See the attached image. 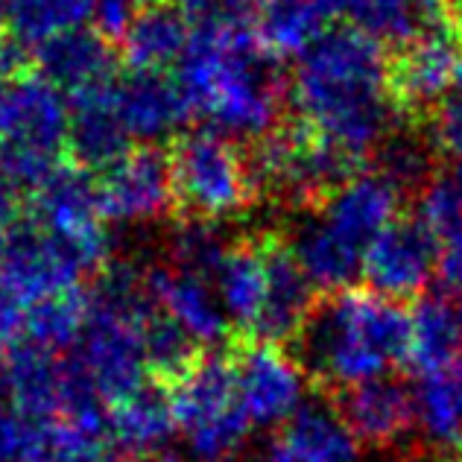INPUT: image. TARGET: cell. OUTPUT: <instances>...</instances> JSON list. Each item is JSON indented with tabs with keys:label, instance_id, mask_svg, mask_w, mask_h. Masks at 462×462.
Segmentation results:
<instances>
[{
	"label": "cell",
	"instance_id": "cell-1",
	"mask_svg": "<svg viewBox=\"0 0 462 462\" xmlns=\"http://www.w3.org/2000/svg\"><path fill=\"white\" fill-rule=\"evenodd\" d=\"M287 97L296 126L363 167L398 115L386 51L355 27L328 30L296 59Z\"/></svg>",
	"mask_w": 462,
	"mask_h": 462
},
{
	"label": "cell",
	"instance_id": "cell-2",
	"mask_svg": "<svg viewBox=\"0 0 462 462\" xmlns=\"http://www.w3.org/2000/svg\"><path fill=\"white\" fill-rule=\"evenodd\" d=\"M249 12L220 6L193 21L176 82L188 112L226 138L261 141L278 129L284 85Z\"/></svg>",
	"mask_w": 462,
	"mask_h": 462
},
{
	"label": "cell",
	"instance_id": "cell-3",
	"mask_svg": "<svg viewBox=\"0 0 462 462\" xmlns=\"http://www.w3.org/2000/svg\"><path fill=\"white\" fill-rule=\"evenodd\" d=\"M293 343L310 381L348 393L407 363L410 310L369 287H348L316 301Z\"/></svg>",
	"mask_w": 462,
	"mask_h": 462
},
{
	"label": "cell",
	"instance_id": "cell-4",
	"mask_svg": "<svg viewBox=\"0 0 462 462\" xmlns=\"http://www.w3.org/2000/svg\"><path fill=\"white\" fill-rule=\"evenodd\" d=\"M152 299L143 273L132 266H108L88 293V319L74 360L106 404L132 395L150 374L143 355V325Z\"/></svg>",
	"mask_w": 462,
	"mask_h": 462
},
{
	"label": "cell",
	"instance_id": "cell-5",
	"mask_svg": "<svg viewBox=\"0 0 462 462\" xmlns=\"http://www.w3.org/2000/svg\"><path fill=\"white\" fill-rule=\"evenodd\" d=\"M70 103L39 70L0 82V176L30 193L68 152Z\"/></svg>",
	"mask_w": 462,
	"mask_h": 462
},
{
	"label": "cell",
	"instance_id": "cell-6",
	"mask_svg": "<svg viewBox=\"0 0 462 462\" xmlns=\"http://www.w3.org/2000/svg\"><path fill=\"white\" fill-rule=\"evenodd\" d=\"M176 430L193 462H231L249 439L252 421L240 404L235 363L223 351H205L167 383Z\"/></svg>",
	"mask_w": 462,
	"mask_h": 462
},
{
	"label": "cell",
	"instance_id": "cell-7",
	"mask_svg": "<svg viewBox=\"0 0 462 462\" xmlns=\"http://www.w3.org/2000/svg\"><path fill=\"white\" fill-rule=\"evenodd\" d=\"M176 208L188 220L223 223L246 211L258 197L249 158L240 152L235 138L214 129L188 132L170 152Z\"/></svg>",
	"mask_w": 462,
	"mask_h": 462
},
{
	"label": "cell",
	"instance_id": "cell-8",
	"mask_svg": "<svg viewBox=\"0 0 462 462\" xmlns=\"http://www.w3.org/2000/svg\"><path fill=\"white\" fill-rule=\"evenodd\" d=\"M254 190L290 205H322L363 164L316 141L301 126H278L249 155Z\"/></svg>",
	"mask_w": 462,
	"mask_h": 462
},
{
	"label": "cell",
	"instance_id": "cell-9",
	"mask_svg": "<svg viewBox=\"0 0 462 462\" xmlns=\"http://www.w3.org/2000/svg\"><path fill=\"white\" fill-rule=\"evenodd\" d=\"M30 223L65 243L85 270H97L108 261L112 237L97 197V179L79 164H59L30 193Z\"/></svg>",
	"mask_w": 462,
	"mask_h": 462
},
{
	"label": "cell",
	"instance_id": "cell-10",
	"mask_svg": "<svg viewBox=\"0 0 462 462\" xmlns=\"http://www.w3.org/2000/svg\"><path fill=\"white\" fill-rule=\"evenodd\" d=\"M85 263L35 223L18 226L0 243V305L27 316L44 299L79 290Z\"/></svg>",
	"mask_w": 462,
	"mask_h": 462
},
{
	"label": "cell",
	"instance_id": "cell-11",
	"mask_svg": "<svg viewBox=\"0 0 462 462\" xmlns=\"http://www.w3.org/2000/svg\"><path fill=\"white\" fill-rule=\"evenodd\" d=\"M240 404L252 424L278 428L308 401V372L284 346L240 339L231 348Z\"/></svg>",
	"mask_w": 462,
	"mask_h": 462
},
{
	"label": "cell",
	"instance_id": "cell-12",
	"mask_svg": "<svg viewBox=\"0 0 462 462\" xmlns=\"http://www.w3.org/2000/svg\"><path fill=\"white\" fill-rule=\"evenodd\" d=\"M459 39V27H439L398 47V56L389 62V94L398 115L424 120L451 94L462 56Z\"/></svg>",
	"mask_w": 462,
	"mask_h": 462
},
{
	"label": "cell",
	"instance_id": "cell-13",
	"mask_svg": "<svg viewBox=\"0 0 462 462\" xmlns=\"http://www.w3.org/2000/svg\"><path fill=\"white\" fill-rule=\"evenodd\" d=\"M97 197L108 223H150L176 208L170 155L150 147H132L97 176Z\"/></svg>",
	"mask_w": 462,
	"mask_h": 462
},
{
	"label": "cell",
	"instance_id": "cell-14",
	"mask_svg": "<svg viewBox=\"0 0 462 462\" xmlns=\"http://www.w3.org/2000/svg\"><path fill=\"white\" fill-rule=\"evenodd\" d=\"M439 261V243L416 217H398L363 254V278L386 299H419Z\"/></svg>",
	"mask_w": 462,
	"mask_h": 462
},
{
	"label": "cell",
	"instance_id": "cell-15",
	"mask_svg": "<svg viewBox=\"0 0 462 462\" xmlns=\"http://www.w3.org/2000/svg\"><path fill=\"white\" fill-rule=\"evenodd\" d=\"M404 190L378 167L357 170L331 197L319 205V217L348 246L366 254V249L401 217Z\"/></svg>",
	"mask_w": 462,
	"mask_h": 462
},
{
	"label": "cell",
	"instance_id": "cell-16",
	"mask_svg": "<svg viewBox=\"0 0 462 462\" xmlns=\"http://www.w3.org/2000/svg\"><path fill=\"white\" fill-rule=\"evenodd\" d=\"M360 439L339 407L328 401H305L266 442L261 462H357Z\"/></svg>",
	"mask_w": 462,
	"mask_h": 462
},
{
	"label": "cell",
	"instance_id": "cell-17",
	"mask_svg": "<svg viewBox=\"0 0 462 462\" xmlns=\"http://www.w3.org/2000/svg\"><path fill=\"white\" fill-rule=\"evenodd\" d=\"M143 287H147L152 305L170 322H176L197 348L220 346L228 337L231 322L220 305L214 282L208 278L181 273L176 266H155V270L143 273Z\"/></svg>",
	"mask_w": 462,
	"mask_h": 462
},
{
	"label": "cell",
	"instance_id": "cell-18",
	"mask_svg": "<svg viewBox=\"0 0 462 462\" xmlns=\"http://www.w3.org/2000/svg\"><path fill=\"white\" fill-rule=\"evenodd\" d=\"M263 261H266V301L258 328L249 339H266V343L284 346L296 339L305 328L310 310L316 308V290L301 273L290 243L278 235L261 237Z\"/></svg>",
	"mask_w": 462,
	"mask_h": 462
},
{
	"label": "cell",
	"instance_id": "cell-19",
	"mask_svg": "<svg viewBox=\"0 0 462 462\" xmlns=\"http://www.w3.org/2000/svg\"><path fill=\"white\" fill-rule=\"evenodd\" d=\"M70 374V357L32 346H18L0 357L4 395L35 424H51L65 416Z\"/></svg>",
	"mask_w": 462,
	"mask_h": 462
},
{
	"label": "cell",
	"instance_id": "cell-20",
	"mask_svg": "<svg viewBox=\"0 0 462 462\" xmlns=\"http://www.w3.org/2000/svg\"><path fill=\"white\" fill-rule=\"evenodd\" d=\"M115 106L126 135L150 147L176 135L190 117L179 82L150 70H129L126 77L115 79Z\"/></svg>",
	"mask_w": 462,
	"mask_h": 462
},
{
	"label": "cell",
	"instance_id": "cell-21",
	"mask_svg": "<svg viewBox=\"0 0 462 462\" xmlns=\"http://www.w3.org/2000/svg\"><path fill=\"white\" fill-rule=\"evenodd\" d=\"M176 433L167 389L143 383L132 395L108 404V442L135 462L164 459Z\"/></svg>",
	"mask_w": 462,
	"mask_h": 462
},
{
	"label": "cell",
	"instance_id": "cell-22",
	"mask_svg": "<svg viewBox=\"0 0 462 462\" xmlns=\"http://www.w3.org/2000/svg\"><path fill=\"white\" fill-rule=\"evenodd\" d=\"M115 79L68 97V152L74 155V164L85 170H106L120 155L132 150V138L126 135L124 124H120L115 106Z\"/></svg>",
	"mask_w": 462,
	"mask_h": 462
},
{
	"label": "cell",
	"instance_id": "cell-23",
	"mask_svg": "<svg viewBox=\"0 0 462 462\" xmlns=\"http://www.w3.org/2000/svg\"><path fill=\"white\" fill-rule=\"evenodd\" d=\"M343 419L360 445L386 448L401 442L416 428V398L401 381L381 378L343 393Z\"/></svg>",
	"mask_w": 462,
	"mask_h": 462
},
{
	"label": "cell",
	"instance_id": "cell-24",
	"mask_svg": "<svg viewBox=\"0 0 462 462\" xmlns=\"http://www.w3.org/2000/svg\"><path fill=\"white\" fill-rule=\"evenodd\" d=\"M35 65L62 94L74 97L79 91L97 88L115 79V51L112 42L97 30L79 27L35 47Z\"/></svg>",
	"mask_w": 462,
	"mask_h": 462
},
{
	"label": "cell",
	"instance_id": "cell-25",
	"mask_svg": "<svg viewBox=\"0 0 462 462\" xmlns=\"http://www.w3.org/2000/svg\"><path fill=\"white\" fill-rule=\"evenodd\" d=\"M190 32L193 21L185 9L155 0L132 18L129 30L120 39V56H124L129 70L164 74L167 68H179L190 44Z\"/></svg>",
	"mask_w": 462,
	"mask_h": 462
},
{
	"label": "cell",
	"instance_id": "cell-26",
	"mask_svg": "<svg viewBox=\"0 0 462 462\" xmlns=\"http://www.w3.org/2000/svg\"><path fill=\"white\" fill-rule=\"evenodd\" d=\"M462 363V305L451 296H421L410 310L407 366L421 374L442 372Z\"/></svg>",
	"mask_w": 462,
	"mask_h": 462
},
{
	"label": "cell",
	"instance_id": "cell-27",
	"mask_svg": "<svg viewBox=\"0 0 462 462\" xmlns=\"http://www.w3.org/2000/svg\"><path fill=\"white\" fill-rule=\"evenodd\" d=\"M214 290L228 322L240 334L252 337L266 301V261L261 237L231 243L223 263L214 273Z\"/></svg>",
	"mask_w": 462,
	"mask_h": 462
},
{
	"label": "cell",
	"instance_id": "cell-28",
	"mask_svg": "<svg viewBox=\"0 0 462 462\" xmlns=\"http://www.w3.org/2000/svg\"><path fill=\"white\" fill-rule=\"evenodd\" d=\"M287 243L296 254L301 273L308 275V282L319 296L348 290L355 284V278L363 275V252L348 246L322 217L301 223Z\"/></svg>",
	"mask_w": 462,
	"mask_h": 462
},
{
	"label": "cell",
	"instance_id": "cell-29",
	"mask_svg": "<svg viewBox=\"0 0 462 462\" xmlns=\"http://www.w3.org/2000/svg\"><path fill=\"white\" fill-rule=\"evenodd\" d=\"M416 428L436 451L451 454L462 448V363L442 372L421 374L412 389Z\"/></svg>",
	"mask_w": 462,
	"mask_h": 462
},
{
	"label": "cell",
	"instance_id": "cell-30",
	"mask_svg": "<svg viewBox=\"0 0 462 462\" xmlns=\"http://www.w3.org/2000/svg\"><path fill=\"white\" fill-rule=\"evenodd\" d=\"M0 21L27 51H35L56 35L94 21V0H9Z\"/></svg>",
	"mask_w": 462,
	"mask_h": 462
},
{
	"label": "cell",
	"instance_id": "cell-31",
	"mask_svg": "<svg viewBox=\"0 0 462 462\" xmlns=\"http://www.w3.org/2000/svg\"><path fill=\"white\" fill-rule=\"evenodd\" d=\"M85 319H88V293L85 290H70V293L44 299L23 316L21 346L65 355V351L79 346Z\"/></svg>",
	"mask_w": 462,
	"mask_h": 462
},
{
	"label": "cell",
	"instance_id": "cell-32",
	"mask_svg": "<svg viewBox=\"0 0 462 462\" xmlns=\"http://www.w3.org/2000/svg\"><path fill=\"white\" fill-rule=\"evenodd\" d=\"M143 355H147V369L152 378L170 383L176 374H181L190 366L199 351L176 322H170L152 305V313L147 316V325H143Z\"/></svg>",
	"mask_w": 462,
	"mask_h": 462
},
{
	"label": "cell",
	"instance_id": "cell-33",
	"mask_svg": "<svg viewBox=\"0 0 462 462\" xmlns=\"http://www.w3.org/2000/svg\"><path fill=\"white\" fill-rule=\"evenodd\" d=\"M106 436L68 421L42 424L23 462H108Z\"/></svg>",
	"mask_w": 462,
	"mask_h": 462
},
{
	"label": "cell",
	"instance_id": "cell-34",
	"mask_svg": "<svg viewBox=\"0 0 462 462\" xmlns=\"http://www.w3.org/2000/svg\"><path fill=\"white\" fill-rule=\"evenodd\" d=\"M228 246L231 243H226L223 231L217 228V223L185 220L173 235V249H170L173 263L170 266L214 282V273H217V266L223 263Z\"/></svg>",
	"mask_w": 462,
	"mask_h": 462
},
{
	"label": "cell",
	"instance_id": "cell-35",
	"mask_svg": "<svg viewBox=\"0 0 462 462\" xmlns=\"http://www.w3.org/2000/svg\"><path fill=\"white\" fill-rule=\"evenodd\" d=\"M374 167L401 190H421L430 176V143L416 138H386L374 152Z\"/></svg>",
	"mask_w": 462,
	"mask_h": 462
},
{
	"label": "cell",
	"instance_id": "cell-36",
	"mask_svg": "<svg viewBox=\"0 0 462 462\" xmlns=\"http://www.w3.org/2000/svg\"><path fill=\"white\" fill-rule=\"evenodd\" d=\"M412 217L430 231L436 243L462 231V199L451 176H436L419 190Z\"/></svg>",
	"mask_w": 462,
	"mask_h": 462
},
{
	"label": "cell",
	"instance_id": "cell-37",
	"mask_svg": "<svg viewBox=\"0 0 462 462\" xmlns=\"http://www.w3.org/2000/svg\"><path fill=\"white\" fill-rule=\"evenodd\" d=\"M424 120H428V129H430V138H428L430 150L459 164L462 162V97L448 94Z\"/></svg>",
	"mask_w": 462,
	"mask_h": 462
},
{
	"label": "cell",
	"instance_id": "cell-38",
	"mask_svg": "<svg viewBox=\"0 0 462 462\" xmlns=\"http://www.w3.org/2000/svg\"><path fill=\"white\" fill-rule=\"evenodd\" d=\"M42 424L30 421L0 389V462H23Z\"/></svg>",
	"mask_w": 462,
	"mask_h": 462
},
{
	"label": "cell",
	"instance_id": "cell-39",
	"mask_svg": "<svg viewBox=\"0 0 462 462\" xmlns=\"http://www.w3.org/2000/svg\"><path fill=\"white\" fill-rule=\"evenodd\" d=\"M155 0H94V30L108 42L124 39L132 18Z\"/></svg>",
	"mask_w": 462,
	"mask_h": 462
},
{
	"label": "cell",
	"instance_id": "cell-40",
	"mask_svg": "<svg viewBox=\"0 0 462 462\" xmlns=\"http://www.w3.org/2000/svg\"><path fill=\"white\" fill-rule=\"evenodd\" d=\"M436 275L448 290L462 287V231L439 240V261H436Z\"/></svg>",
	"mask_w": 462,
	"mask_h": 462
},
{
	"label": "cell",
	"instance_id": "cell-41",
	"mask_svg": "<svg viewBox=\"0 0 462 462\" xmlns=\"http://www.w3.org/2000/svg\"><path fill=\"white\" fill-rule=\"evenodd\" d=\"M23 56H27V47L6 30L4 21H0V82L12 79L15 74H21V70H27Z\"/></svg>",
	"mask_w": 462,
	"mask_h": 462
},
{
	"label": "cell",
	"instance_id": "cell-42",
	"mask_svg": "<svg viewBox=\"0 0 462 462\" xmlns=\"http://www.w3.org/2000/svg\"><path fill=\"white\" fill-rule=\"evenodd\" d=\"M21 190L0 176V243H4L21 223Z\"/></svg>",
	"mask_w": 462,
	"mask_h": 462
},
{
	"label": "cell",
	"instance_id": "cell-43",
	"mask_svg": "<svg viewBox=\"0 0 462 462\" xmlns=\"http://www.w3.org/2000/svg\"><path fill=\"white\" fill-rule=\"evenodd\" d=\"M308 4L319 12V15L328 21V23H334L337 18H343L346 12H348V4L351 0H308Z\"/></svg>",
	"mask_w": 462,
	"mask_h": 462
},
{
	"label": "cell",
	"instance_id": "cell-44",
	"mask_svg": "<svg viewBox=\"0 0 462 462\" xmlns=\"http://www.w3.org/2000/svg\"><path fill=\"white\" fill-rule=\"evenodd\" d=\"M185 4L197 12H211V9H220V6H231V0H185Z\"/></svg>",
	"mask_w": 462,
	"mask_h": 462
},
{
	"label": "cell",
	"instance_id": "cell-45",
	"mask_svg": "<svg viewBox=\"0 0 462 462\" xmlns=\"http://www.w3.org/2000/svg\"><path fill=\"white\" fill-rule=\"evenodd\" d=\"M258 4H261V0H231V9H243V12H249V15H252Z\"/></svg>",
	"mask_w": 462,
	"mask_h": 462
},
{
	"label": "cell",
	"instance_id": "cell-46",
	"mask_svg": "<svg viewBox=\"0 0 462 462\" xmlns=\"http://www.w3.org/2000/svg\"><path fill=\"white\" fill-rule=\"evenodd\" d=\"M448 176H451V181L457 185L459 199H462V162H459V164H454V170H451V173H448Z\"/></svg>",
	"mask_w": 462,
	"mask_h": 462
},
{
	"label": "cell",
	"instance_id": "cell-47",
	"mask_svg": "<svg viewBox=\"0 0 462 462\" xmlns=\"http://www.w3.org/2000/svg\"><path fill=\"white\" fill-rule=\"evenodd\" d=\"M454 88H457V94L462 97V56H459V68H457V82H454Z\"/></svg>",
	"mask_w": 462,
	"mask_h": 462
},
{
	"label": "cell",
	"instance_id": "cell-48",
	"mask_svg": "<svg viewBox=\"0 0 462 462\" xmlns=\"http://www.w3.org/2000/svg\"><path fill=\"white\" fill-rule=\"evenodd\" d=\"M454 12H457V21H459V27H462V0H454Z\"/></svg>",
	"mask_w": 462,
	"mask_h": 462
},
{
	"label": "cell",
	"instance_id": "cell-49",
	"mask_svg": "<svg viewBox=\"0 0 462 462\" xmlns=\"http://www.w3.org/2000/svg\"><path fill=\"white\" fill-rule=\"evenodd\" d=\"M459 296H462V287H459Z\"/></svg>",
	"mask_w": 462,
	"mask_h": 462
}]
</instances>
